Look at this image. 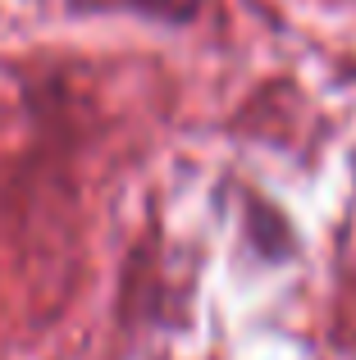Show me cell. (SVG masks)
<instances>
[{"mask_svg":"<svg viewBox=\"0 0 356 360\" xmlns=\"http://www.w3.org/2000/svg\"><path fill=\"white\" fill-rule=\"evenodd\" d=\"M137 9H146V14L165 18V23H187V18L201 9V0H133Z\"/></svg>","mask_w":356,"mask_h":360,"instance_id":"obj_1","label":"cell"}]
</instances>
